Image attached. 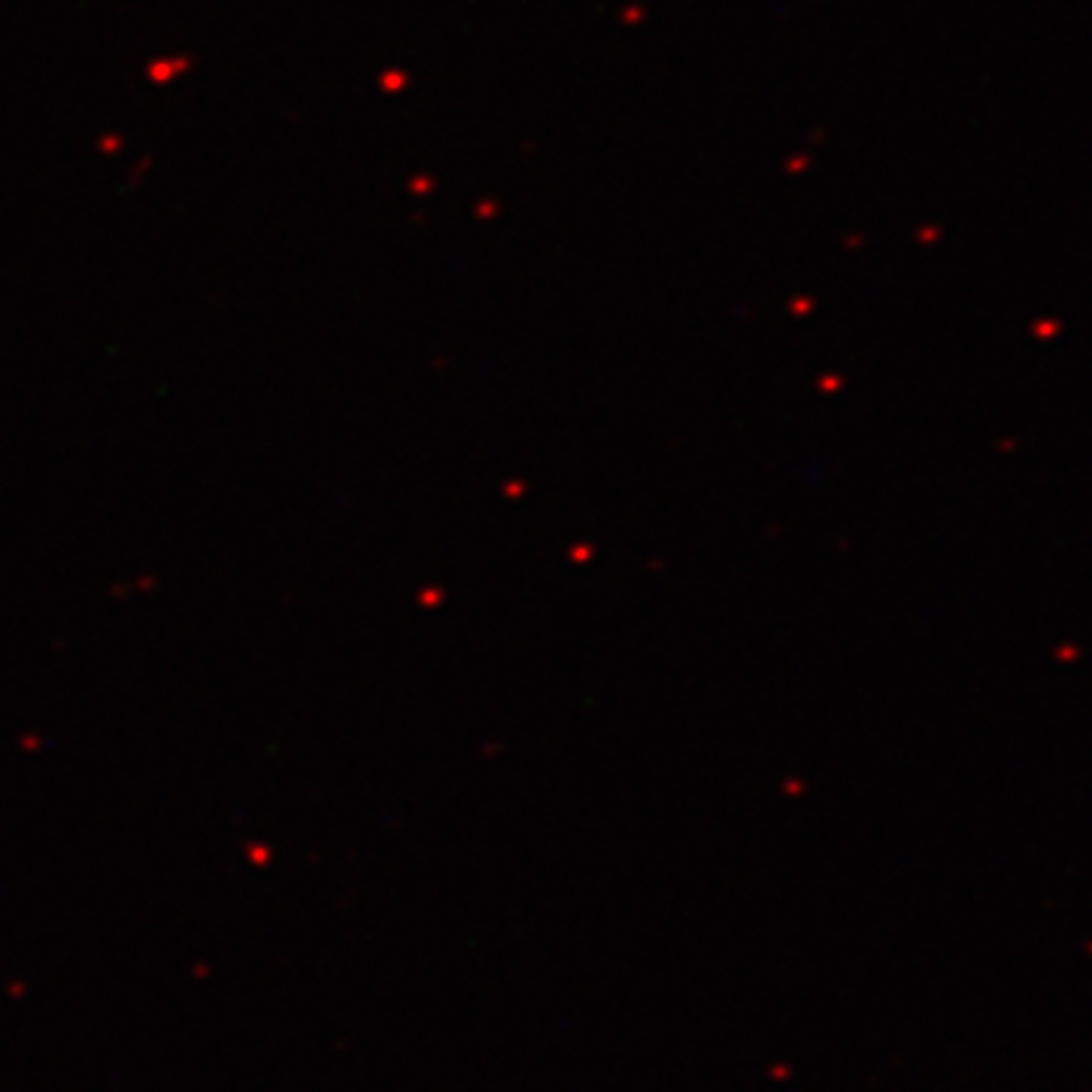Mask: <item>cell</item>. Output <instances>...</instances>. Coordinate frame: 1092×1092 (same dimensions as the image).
Wrapping results in <instances>:
<instances>
[]
</instances>
